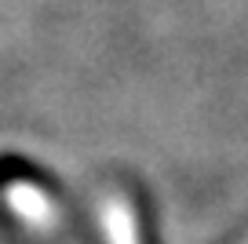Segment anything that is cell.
<instances>
[{
  "instance_id": "6da1fadb",
  "label": "cell",
  "mask_w": 248,
  "mask_h": 244,
  "mask_svg": "<svg viewBox=\"0 0 248 244\" xmlns=\"http://www.w3.org/2000/svg\"><path fill=\"white\" fill-rule=\"evenodd\" d=\"M0 204L22 229H37V233L55 229L62 215L55 190L37 171L11 157H0Z\"/></svg>"
}]
</instances>
